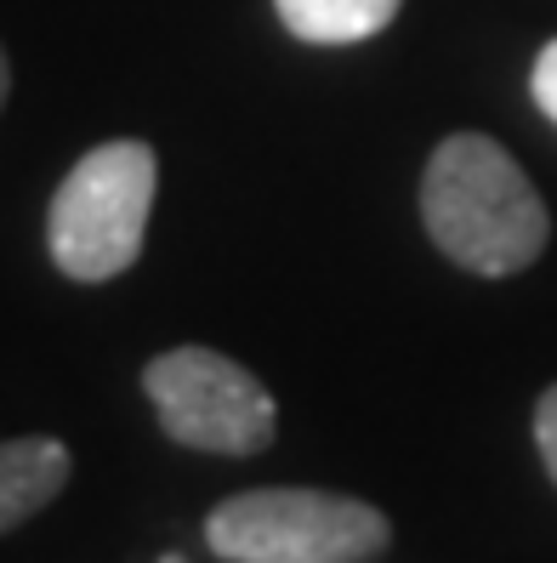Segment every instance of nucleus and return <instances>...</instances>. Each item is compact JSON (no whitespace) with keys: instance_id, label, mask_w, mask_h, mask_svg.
<instances>
[{"instance_id":"nucleus-1","label":"nucleus","mask_w":557,"mask_h":563,"mask_svg":"<svg viewBox=\"0 0 557 563\" xmlns=\"http://www.w3.org/2000/svg\"><path fill=\"white\" fill-rule=\"evenodd\" d=\"M421 222L467 274L506 279L546 251L552 217L523 165L483 131L444 137L421 172Z\"/></svg>"},{"instance_id":"nucleus-2","label":"nucleus","mask_w":557,"mask_h":563,"mask_svg":"<svg viewBox=\"0 0 557 563\" xmlns=\"http://www.w3.org/2000/svg\"><path fill=\"white\" fill-rule=\"evenodd\" d=\"M159 159L143 137H114L80 154L46 211V251L63 279L109 285L143 256Z\"/></svg>"},{"instance_id":"nucleus-3","label":"nucleus","mask_w":557,"mask_h":563,"mask_svg":"<svg viewBox=\"0 0 557 563\" xmlns=\"http://www.w3.org/2000/svg\"><path fill=\"white\" fill-rule=\"evenodd\" d=\"M205 541L227 563H376L392 523L331 489H245L211 507Z\"/></svg>"},{"instance_id":"nucleus-4","label":"nucleus","mask_w":557,"mask_h":563,"mask_svg":"<svg viewBox=\"0 0 557 563\" xmlns=\"http://www.w3.org/2000/svg\"><path fill=\"white\" fill-rule=\"evenodd\" d=\"M143 393L159 427L182 450L205 455H261L279 433L274 393L239 358L216 347H171L154 353L143 371Z\"/></svg>"},{"instance_id":"nucleus-5","label":"nucleus","mask_w":557,"mask_h":563,"mask_svg":"<svg viewBox=\"0 0 557 563\" xmlns=\"http://www.w3.org/2000/svg\"><path fill=\"white\" fill-rule=\"evenodd\" d=\"M75 473L69 444L57 439H0V536L46 512Z\"/></svg>"},{"instance_id":"nucleus-6","label":"nucleus","mask_w":557,"mask_h":563,"mask_svg":"<svg viewBox=\"0 0 557 563\" xmlns=\"http://www.w3.org/2000/svg\"><path fill=\"white\" fill-rule=\"evenodd\" d=\"M404 0H274L279 23L308 46H353L370 41L399 18Z\"/></svg>"},{"instance_id":"nucleus-7","label":"nucleus","mask_w":557,"mask_h":563,"mask_svg":"<svg viewBox=\"0 0 557 563\" xmlns=\"http://www.w3.org/2000/svg\"><path fill=\"white\" fill-rule=\"evenodd\" d=\"M535 444H541V461L557 484V387H546L541 405H535Z\"/></svg>"},{"instance_id":"nucleus-8","label":"nucleus","mask_w":557,"mask_h":563,"mask_svg":"<svg viewBox=\"0 0 557 563\" xmlns=\"http://www.w3.org/2000/svg\"><path fill=\"white\" fill-rule=\"evenodd\" d=\"M530 91H535V103L546 109V120H557V41L535 57V75H530Z\"/></svg>"},{"instance_id":"nucleus-9","label":"nucleus","mask_w":557,"mask_h":563,"mask_svg":"<svg viewBox=\"0 0 557 563\" xmlns=\"http://www.w3.org/2000/svg\"><path fill=\"white\" fill-rule=\"evenodd\" d=\"M7 91H12V69H7V52H0V103H7Z\"/></svg>"},{"instance_id":"nucleus-10","label":"nucleus","mask_w":557,"mask_h":563,"mask_svg":"<svg viewBox=\"0 0 557 563\" xmlns=\"http://www.w3.org/2000/svg\"><path fill=\"white\" fill-rule=\"evenodd\" d=\"M159 563H182V558H159Z\"/></svg>"}]
</instances>
